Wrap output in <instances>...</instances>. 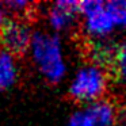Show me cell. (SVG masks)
Wrapping results in <instances>:
<instances>
[{"instance_id":"obj_2","label":"cell","mask_w":126,"mask_h":126,"mask_svg":"<svg viewBox=\"0 0 126 126\" xmlns=\"http://www.w3.org/2000/svg\"><path fill=\"white\" fill-rule=\"evenodd\" d=\"M110 85L106 68L95 63L81 65L73 73L68 85V94L73 100L88 106L104 98Z\"/></svg>"},{"instance_id":"obj_14","label":"cell","mask_w":126,"mask_h":126,"mask_svg":"<svg viewBox=\"0 0 126 126\" xmlns=\"http://www.w3.org/2000/svg\"><path fill=\"white\" fill-rule=\"evenodd\" d=\"M118 126H126V106H122L118 109V115H117V123Z\"/></svg>"},{"instance_id":"obj_7","label":"cell","mask_w":126,"mask_h":126,"mask_svg":"<svg viewBox=\"0 0 126 126\" xmlns=\"http://www.w3.org/2000/svg\"><path fill=\"white\" fill-rule=\"evenodd\" d=\"M19 79V64L16 56L0 49V91H7Z\"/></svg>"},{"instance_id":"obj_1","label":"cell","mask_w":126,"mask_h":126,"mask_svg":"<svg viewBox=\"0 0 126 126\" xmlns=\"http://www.w3.org/2000/svg\"><path fill=\"white\" fill-rule=\"evenodd\" d=\"M27 53L38 73L47 83L57 84L65 79L68 63L60 35L44 30L34 31Z\"/></svg>"},{"instance_id":"obj_8","label":"cell","mask_w":126,"mask_h":126,"mask_svg":"<svg viewBox=\"0 0 126 126\" xmlns=\"http://www.w3.org/2000/svg\"><path fill=\"white\" fill-rule=\"evenodd\" d=\"M104 4L115 29H126V0H111Z\"/></svg>"},{"instance_id":"obj_4","label":"cell","mask_w":126,"mask_h":126,"mask_svg":"<svg viewBox=\"0 0 126 126\" xmlns=\"http://www.w3.org/2000/svg\"><path fill=\"white\" fill-rule=\"evenodd\" d=\"M33 33L30 25L20 19H11L0 30V45L14 56L29 52Z\"/></svg>"},{"instance_id":"obj_3","label":"cell","mask_w":126,"mask_h":126,"mask_svg":"<svg viewBox=\"0 0 126 126\" xmlns=\"http://www.w3.org/2000/svg\"><path fill=\"white\" fill-rule=\"evenodd\" d=\"M77 12L83 16V33L94 42L106 41L117 30L103 1L99 0L77 1Z\"/></svg>"},{"instance_id":"obj_6","label":"cell","mask_w":126,"mask_h":126,"mask_svg":"<svg viewBox=\"0 0 126 126\" xmlns=\"http://www.w3.org/2000/svg\"><path fill=\"white\" fill-rule=\"evenodd\" d=\"M95 126H114L117 123L118 109L112 100L103 98L90 104L87 109Z\"/></svg>"},{"instance_id":"obj_9","label":"cell","mask_w":126,"mask_h":126,"mask_svg":"<svg viewBox=\"0 0 126 126\" xmlns=\"http://www.w3.org/2000/svg\"><path fill=\"white\" fill-rule=\"evenodd\" d=\"M114 50L115 46L107 44L106 41L102 42H95L92 47V63L98 64V65H107V64H112V58H114Z\"/></svg>"},{"instance_id":"obj_15","label":"cell","mask_w":126,"mask_h":126,"mask_svg":"<svg viewBox=\"0 0 126 126\" xmlns=\"http://www.w3.org/2000/svg\"><path fill=\"white\" fill-rule=\"evenodd\" d=\"M125 92H126V80H125Z\"/></svg>"},{"instance_id":"obj_11","label":"cell","mask_w":126,"mask_h":126,"mask_svg":"<svg viewBox=\"0 0 126 126\" xmlns=\"http://www.w3.org/2000/svg\"><path fill=\"white\" fill-rule=\"evenodd\" d=\"M65 126H95L87 110H77L68 118Z\"/></svg>"},{"instance_id":"obj_13","label":"cell","mask_w":126,"mask_h":126,"mask_svg":"<svg viewBox=\"0 0 126 126\" xmlns=\"http://www.w3.org/2000/svg\"><path fill=\"white\" fill-rule=\"evenodd\" d=\"M8 10L6 8V6H4V3H0V30L3 29V26L6 25L7 22H8Z\"/></svg>"},{"instance_id":"obj_12","label":"cell","mask_w":126,"mask_h":126,"mask_svg":"<svg viewBox=\"0 0 126 126\" xmlns=\"http://www.w3.org/2000/svg\"><path fill=\"white\" fill-rule=\"evenodd\" d=\"M4 6L8 10L10 14H26V12H29L31 4L25 0H10V1L4 3Z\"/></svg>"},{"instance_id":"obj_10","label":"cell","mask_w":126,"mask_h":126,"mask_svg":"<svg viewBox=\"0 0 126 126\" xmlns=\"http://www.w3.org/2000/svg\"><path fill=\"white\" fill-rule=\"evenodd\" d=\"M112 66L117 73V76L126 80V41L115 45L114 58H112Z\"/></svg>"},{"instance_id":"obj_5","label":"cell","mask_w":126,"mask_h":126,"mask_svg":"<svg viewBox=\"0 0 126 126\" xmlns=\"http://www.w3.org/2000/svg\"><path fill=\"white\" fill-rule=\"evenodd\" d=\"M77 1L58 0L50 4L46 11V20L54 34L68 33L73 30L77 23Z\"/></svg>"}]
</instances>
